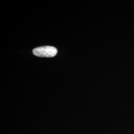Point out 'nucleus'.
<instances>
[{"label":"nucleus","instance_id":"nucleus-1","mask_svg":"<svg viewBox=\"0 0 134 134\" xmlns=\"http://www.w3.org/2000/svg\"><path fill=\"white\" fill-rule=\"evenodd\" d=\"M57 49L50 46H45L35 48L33 50L34 55L41 57H53L57 54Z\"/></svg>","mask_w":134,"mask_h":134}]
</instances>
